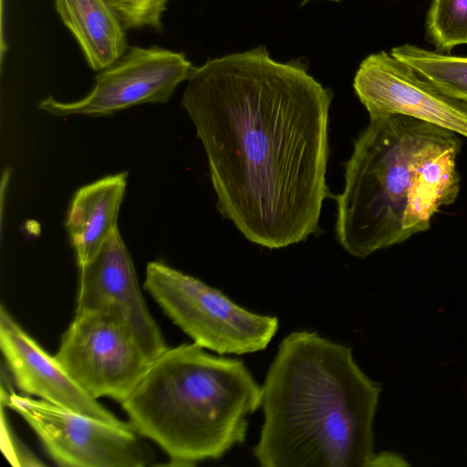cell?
<instances>
[{"instance_id":"cell-1","label":"cell","mask_w":467,"mask_h":467,"mask_svg":"<svg viewBox=\"0 0 467 467\" xmlns=\"http://www.w3.org/2000/svg\"><path fill=\"white\" fill-rule=\"evenodd\" d=\"M331 92L265 47L193 67L182 98L208 162L216 207L250 242L286 247L318 229Z\"/></svg>"},{"instance_id":"cell-2","label":"cell","mask_w":467,"mask_h":467,"mask_svg":"<svg viewBox=\"0 0 467 467\" xmlns=\"http://www.w3.org/2000/svg\"><path fill=\"white\" fill-rule=\"evenodd\" d=\"M381 391L351 348L316 331L290 333L262 385L264 421L254 458L262 467L407 465L400 455L375 451Z\"/></svg>"},{"instance_id":"cell-3","label":"cell","mask_w":467,"mask_h":467,"mask_svg":"<svg viewBox=\"0 0 467 467\" xmlns=\"http://www.w3.org/2000/svg\"><path fill=\"white\" fill-rule=\"evenodd\" d=\"M458 134L414 118L369 119L345 164L337 197L336 237L366 258L427 231L460 191Z\"/></svg>"},{"instance_id":"cell-4","label":"cell","mask_w":467,"mask_h":467,"mask_svg":"<svg viewBox=\"0 0 467 467\" xmlns=\"http://www.w3.org/2000/svg\"><path fill=\"white\" fill-rule=\"evenodd\" d=\"M120 404L133 430L159 445L169 465L192 466L245 441L262 386L242 360L181 344L155 357Z\"/></svg>"},{"instance_id":"cell-5","label":"cell","mask_w":467,"mask_h":467,"mask_svg":"<svg viewBox=\"0 0 467 467\" xmlns=\"http://www.w3.org/2000/svg\"><path fill=\"white\" fill-rule=\"evenodd\" d=\"M143 286L193 343L219 355L264 350L278 329L276 317L251 312L162 262L147 265Z\"/></svg>"},{"instance_id":"cell-6","label":"cell","mask_w":467,"mask_h":467,"mask_svg":"<svg viewBox=\"0 0 467 467\" xmlns=\"http://www.w3.org/2000/svg\"><path fill=\"white\" fill-rule=\"evenodd\" d=\"M55 357L90 396L119 403L152 360L125 320L105 309L76 311Z\"/></svg>"},{"instance_id":"cell-7","label":"cell","mask_w":467,"mask_h":467,"mask_svg":"<svg viewBox=\"0 0 467 467\" xmlns=\"http://www.w3.org/2000/svg\"><path fill=\"white\" fill-rule=\"evenodd\" d=\"M5 407L27 422L59 466L142 467L152 461L131 425L111 424L16 393Z\"/></svg>"},{"instance_id":"cell-8","label":"cell","mask_w":467,"mask_h":467,"mask_svg":"<svg viewBox=\"0 0 467 467\" xmlns=\"http://www.w3.org/2000/svg\"><path fill=\"white\" fill-rule=\"evenodd\" d=\"M193 66L180 52L158 47H132L99 71L92 89L80 99L61 101L48 96L38 109L57 117L108 116L146 103H164L186 81Z\"/></svg>"},{"instance_id":"cell-9","label":"cell","mask_w":467,"mask_h":467,"mask_svg":"<svg viewBox=\"0 0 467 467\" xmlns=\"http://www.w3.org/2000/svg\"><path fill=\"white\" fill-rule=\"evenodd\" d=\"M353 86L369 119L407 116L467 138V103L442 94L390 53L368 56L359 65Z\"/></svg>"},{"instance_id":"cell-10","label":"cell","mask_w":467,"mask_h":467,"mask_svg":"<svg viewBox=\"0 0 467 467\" xmlns=\"http://www.w3.org/2000/svg\"><path fill=\"white\" fill-rule=\"evenodd\" d=\"M78 268L76 311H113L130 327L150 359L168 348L144 301L131 256L119 229L91 260Z\"/></svg>"},{"instance_id":"cell-11","label":"cell","mask_w":467,"mask_h":467,"mask_svg":"<svg viewBox=\"0 0 467 467\" xmlns=\"http://www.w3.org/2000/svg\"><path fill=\"white\" fill-rule=\"evenodd\" d=\"M0 346L6 368L17 388L55 405L115 425L128 426L90 396L10 316L0 309Z\"/></svg>"},{"instance_id":"cell-12","label":"cell","mask_w":467,"mask_h":467,"mask_svg":"<svg viewBox=\"0 0 467 467\" xmlns=\"http://www.w3.org/2000/svg\"><path fill=\"white\" fill-rule=\"evenodd\" d=\"M127 176L126 171L108 175L76 192L67 211L66 227L78 266L91 260L118 229Z\"/></svg>"},{"instance_id":"cell-13","label":"cell","mask_w":467,"mask_h":467,"mask_svg":"<svg viewBox=\"0 0 467 467\" xmlns=\"http://www.w3.org/2000/svg\"><path fill=\"white\" fill-rule=\"evenodd\" d=\"M55 5L93 70L99 71L124 55L125 28L106 0H55Z\"/></svg>"},{"instance_id":"cell-14","label":"cell","mask_w":467,"mask_h":467,"mask_svg":"<svg viewBox=\"0 0 467 467\" xmlns=\"http://www.w3.org/2000/svg\"><path fill=\"white\" fill-rule=\"evenodd\" d=\"M390 54L411 67L442 94L467 102V57H457L404 44Z\"/></svg>"},{"instance_id":"cell-15","label":"cell","mask_w":467,"mask_h":467,"mask_svg":"<svg viewBox=\"0 0 467 467\" xmlns=\"http://www.w3.org/2000/svg\"><path fill=\"white\" fill-rule=\"evenodd\" d=\"M426 37L440 53L467 45V0H432L425 21Z\"/></svg>"},{"instance_id":"cell-16","label":"cell","mask_w":467,"mask_h":467,"mask_svg":"<svg viewBox=\"0 0 467 467\" xmlns=\"http://www.w3.org/2000/svg\"><path fill=\"white\" fill-rule=\"evenodd\" d=\"M170 0H106L125 28H161V18Z\"/></svg>"},{"instance_id":"cell-17","label":"cell","mask_w":467,"mask_h":467,"mask_svg":"<svg viewBox=\"0 0 467 467\" xmlns=\"http://www.w3.org/2000/svg\"><path fill=\"white\" fill-rule=\"evenodd\" d=\"M1 448L6 459L16 466H41L43 463L37 460L18 440L13 432L4 408L1 406Z\"/></svg>"},{"instance_id":"cell-18","label":"cell","mask_w":467,"mask_h":467,"mask_svg":"<svg viewBox=\"0 0 467 467\" xmlns=\"http://www.w3.org/2000/svg\"><path fill=\"white\" fill-rule=\"evenodd\" d=\"M332 1H340V0H332Z\"/></svg>"},{"instance_id":"cell-19","label":"cell","mask_w":467,"mask_h":467,"mask_svg":"<svg viewBox=\"0 0 467 467\" xmlns=\"http://www.w3.org/2000/svg\"><path fill=\"white\" fill-rule=\"evenodd\" d=\"M467 103V102H466Z\"/></svg>"}]
</instances>
